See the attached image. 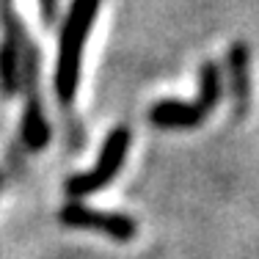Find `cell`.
Segmentation results:
<instances>
[{"instance_id": "1", "label": "cell", "mask_w": 259, "mask_h": 259, "mask_svg": "<svg viewBox=\"0 0 259 259\" xmlns=\"http://www.w3.org/2000/svg\"><path fill=\"white\" fill-rule=\"evenodd\" d=\"M97 11H100V0H72L69 17H66L64 30H61L55 91H58V100L64 105L75 100L77 77H80V53H83V45L97 20Z\"/></svg>"}, {"instance_id": "2", "label": "cell", "mask_w": 259, "mask_h": 259, "mask_svg": "<svg viewBox=\"0 0 259 259\" xmlns=\"http://www.w3.org/2000/svg\"><path fill=\"white\" fill-rule=\"evenodd\" d=\"M201 91H199V100L185 105V102H174V100H163L157 102L155 108L149 110V119L152 124L163 127V130H188L196 127L209 116V110L218 105L221 100V75H218V66L207 64L201 66Z\"/></svg>"}, {"instance_id": "3", "label": "cell", "mask_w": 259, "mask_h": 259, "mask_svg": "<svg viewBox=\"0 0 259 259\" xmlns=\"http://www.w3.org/2000/svg\"><path fill=\"white\" fill-rule=\"evenodd\" d=\"M127 146H130V130L127 127H116L113 133L105 138V146H102V155H100L97 168L72 177V180L66 182V193L69 196H89V193H94V190L105 188V185L119 174L121 163H124V155H127Z\"/></svg>"}, {"instance_id": "4", "label": "cell", "mask_w": 259, "mask_h": 259, "mask_svg": "<svg viewBox=\"0 0 259 259\" xmlns=\"http://www.w3.org/2000/svg\"><path fill=\"white\" fill-rule=\"evenodd\" d=\"M61 224L72 226V229H94V232H105L108 237L127 243L135 240L138 234V224L127 215H116V212H97L83 204H66L61 209Z\"/></svg>"}, {"instance_id": "5", "label": "cell", "mask_w": 259, "mask_h": 259, "mask_svg": "<svg viewBox=\"0 0 259 259\" xmlns=\"http://www.w3.org/2000/svg\"><path fill=\"white\" fill-rule=\"evenodd\" d=\"M6 41L0 45V89L6 97H14L20 89V58H22V41L25 25L14 11H6Z\"/></svg>"}, {"instance_id": "6", "label": "cell", "mask_w": 259, "mask_h": 259, "mask_svg": "<svg viewBox=\"0 0 259 259\" xmlns=\"http://www.w3.org/2000/svg\"><path fill=\"white\" fill-rule=\"evenodd\" d=\"M50 141V124L45 119L39 97H28V108L22 113V144L30 152H41Z\"/></svg>"}, {"instance_id": "7", "label": "cell", "mask_w": 259, "mask_h": 259, "mask_svg": "<svg viewBox=\"0 0 259 259\" xmlns=\"http://www.w3.org/2000/svg\"><path fill=\"white\" fill-rule=\"evenodd\" d=\"M229 69H232V89H234V113H245L248 108V47L234 45L229 53Z\"/></svg>"}, {"instance_id": "8", "label": "cell", "mask_w": 259, "mask_h": 259, "mask_svg": "<svg viewBox=\"0 0 259 259\" xmlns=\"http://www.w3.org/2000/svg\"><path fill=\"white\" fill-rule=\"evenodd\" d=\"M53 17H55V0H41V20L50 25Z\"/></svg>"}]
</instances>
